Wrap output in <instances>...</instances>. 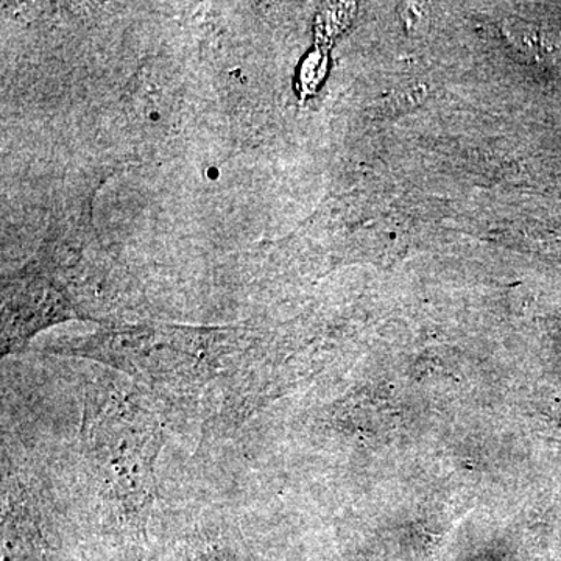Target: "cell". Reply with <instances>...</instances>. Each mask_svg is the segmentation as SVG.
<instances>
[{"mask_svg": "<svg viewBox=\"0 0 561 561\" xmlns=\"http://www.w3.org/2000/svg\"><path fill=\"white\" fill-rule=\"evenodd\" d=\"M80 320L76 306L43 265H31L2 284V356L21 353L41 331Z\"/></svg>", "mask_w": 561, "mask_h": 561, "instance_id": "obj_4", "label": "cell"}, {"mask_svg": "<svg viewBox=\"0 0 561 561\" xmlns=\"http://www.w3.org/2000/svg\"><path fill=\"white\" fill-rule=\"evenodd\" d=\"M2 493V561H62L57 508L43 483L9 474Z\"/></svg>", "mask_w": 561, "mask_h": 561, "instance_id": "obj_3", "label": "cell"}, {"mask_svg": "<svg viewBox=\"0 0 561 561\" xmlns=\"http://www.w3.org/2000/svg\"><path fill=\"white\" fill-rule=\"evenodd\" d=\"M162 413L130 379L92 381L84 391L83 474L103 523L131 540H147L157 507V460L165 442Z\"/></svg>", "mask_w": 561, "mask_h": 561, "instance_id": "obj_2", "label": "cell"}, {"mask_svg": "<svg viewBox=\"0 0 561 561\" xmlns=\"http://www.w3.org/2000/svg\"><path fill=\"white\" fill-rule=\"evenodd\" d=\"M179 561H247L245 542L230 524L203 518L181 545Z\"/></svg>", "mask_w": 561, "mask_h": 561, "instance_id": "obj_5", "label": "cell"}, {"mask_svg": "<svg viewBox=\"0 0 561 561\" xmlns=\"http://www.w3.org/2000/svg\"><path fill=\"white\" fill-rule=\"evenodd\" d=\"M41 351L121 371L162 412L201 421L205 437H230L268 397L260 339L245 324H103L90 335Z\"/></svg>", "mask_w": 561, "mask_h": 561, "instance_id": "obj_1", "label": "cell"}]
</instances>
